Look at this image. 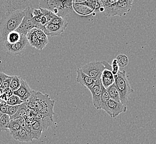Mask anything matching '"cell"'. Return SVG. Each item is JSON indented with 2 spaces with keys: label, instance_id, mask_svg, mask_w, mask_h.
<instances>
[{
  "label": "cell",
  "instance_id": "obj_1",
  "mask_svg": "<svg viewBox=\"0 0 156 144\" xmlns=\"http://www.w3.org/2000/svg\"><path fill=\"white\" fill-rule=\"evenodd\" d=\"M55 102L48 94L33 90L32 96L26 104L28 108L36 109L43 117H49L53 119Z\"/></svg>",
  "mask_w": 156,
  "mask_h": 144
},
{
  "label": "cell",
  "instance_id": "obj_2",
  "mask_svg": "<svg viewBox=\"0 0 156 144\" xmlns=\"http://www.w3.org/2000/svg\"><path fill=\"white\" fill-rule=\"evenodd\" d=\"M24 17V11L6 12L0 21V43L7 41L9 33L16 30Z\"/></svg>",
  "mask_w": 156,
  "mask_h": 144
},
{
  "label": "cell",
  "instance_id": "obj_3",
  "mask_svg": "<svg viewBox=\"0 0 156 144\" xmlns=\"http://www.w3.org/2000/svg\"><path fill=\"white\" fill-rule=\"evenodd\" d=\"M114 79L115 83L120 94V102L126 105L129 101V94L134 92L126 77V71L119 70L117 75H115Z\"/></svg>",
  "mask_w": 156,
  "mask_h": 144
},
{
  "label": "cell",
  "instance_id": "obj_4",
  "mask_svg": "<svg viewBox=\"0 0 156 144\" xmlns=\"http://www.w3.org/2000/svg\"><path fill=\"white\" fill-rule=\"evenodd\" d=\"M7 12H12L15 11H24L28 8L39 9V1L30 0H10L7 1Z\"/></svg>",
  "mask_w": 156,
  "mask_h": 144
},
{
  "label": "cell",
  "instance_id": "obj_5",
  "mask_svg": "<svg viewBox=\"0 0 156 144\" xmlns=\"http://www.w3.org/2000/svg\"><path fill=\"white\" fill-rule=\"evenodd\" d=\"M80 69L96 81L99 78H101L102 72L106 68L103 61H94L87 63Z\"/></svg>",
  "mask_w": 156,
  "mask_h": 144
},
{
  "label": "cell",
  "instance_id": "obj_6",
  "mask_svg": "<svg viewBox=\"0 0 156 144\" xmlns=\"http://www.w3.org/2000/svg\"><path fill=\"white\" fill-rule=\"evenodd\" d=\"M34 9L28 8L24 9V17L23 18L21 24L16 30L17 32L26 36L31 30L35 28V24L33 21V10Z\"/></svg>",
  "mask_w": 156,
  "mask_h": 144
},
{
  "label": "cell",
  "instance_id": "obj_7",
  "mask_svg": "<svg viewBox=\"0 0 156 144\" xmlns=\"http://www.w3.org/2000/svg\"><path fill=\"white\" fill-rule=\"evenodd\" d=\"M28 43L26 36L22 34L21 40L19 42L15 44H9L6 41L4 42V47L8 54L16 56L22 54Z\"/></svg>",
  "mask_w": 156,
  "mask_h": 144
},
{
  "label": "cell",
  "instance_id": "obj_8",
  "mask_svg": "<svg viewBox=\"0 0 156 144\" xmlns=\"http://www.w3.org/2000/svg\"><path fill=\"white\" fill-rule=\"evenodd\" d=\"M21 84L18 90L13 92V94L18 96L23 103H27L33 93V90L30 88L27 81L21 79Z\"/></svg>",
  "mask_w": 156,
  "mask_h": 144
},
{
  "label": "cell",
  "instance_id": "obj_9",
  "mask_svg": "<svg viewBox=\"0 0 156 144\" xmlns=\"http://www.w3.org/2000/svg\"><path fill=\"white\" fill-rule=\"evenodd\" d=\"M133 0H119L115 6L113 16H124L129 12L132 8Z\"/></svg>",
  "mask_w": 156,
  "mask_h": 144
},
{
  "label": "cell",
  "instance_id": "obj_10",
  "mask_svg": "<svg viewBox=\"0 0 156 144\" xmlns=\"http://www.w3.org/2000/svg\"><path fill=\"white\" fill-rule=\"evenodd\" d=\"M53 119H52L51 117H43L40 119L34 120L30 128L33 130L42 132L45 131L49 126L51 125V124L53 123Z\"/></svg>",
  "mask_w": 156,
  "mask_h": 144
},
{
  "label": "cell",
  "instance_id": "obj_11",
  "mask_svg": "<svg viewBox=\"0 0 156 144\" xmlns=\"http://www.w3.org/2000/svg\"><path fill=\"white\" fill-rule=\"evenodd\" d=\"M101 83V78H99L95 81V83L93 87L89 89L93 96L94 106L98 110H99L100 103L101 97V89L100 87Z\"/></svg>",
  "mask_w": 156,
  "mask_h": 144
},
{
  "label": "cell",
  "instance_id": "obj_12",
  "mask_svg": "<svg viewBox=\"0 0 156 144\" xmlns=\"http://www.w3.org/2000/svg\"><path fill=\"white\" fill-rule=\"evenodd\" d=\"M108 108L111 111L112 117H115L120 114L126 112V105H123L121 102H117L112 99H110L108 103Z\"/></svg>",
  "mask_w": 156,
  "mask_h": 144
},
{
  "label": "cell",
  "instance_id": "obj_13",
  "mask_svg": "<svg viewBox=\"0 0 156 144\" xmlns=\"http://www.w3.org/2000/svg\"><path fill=\"white\" fill-rule=\"evenodd\" d=\"M76 81L89 89L93 87L95 83V81L93 78L84 73L80 68L77 69Z\"/></svg>",
  "mask_w": 156,
  "mask_h": 144
},
{
  "label": "cell",
  "instance_id": "obj_14",
  "mask_svg": "<svg viewBox=\"0 0 156 144\" xmlns=\"http://www.w3.org/2000/svg\"><path fill=\"white\" fill-rule=\"evenodd\" d=\"M10 134L12 138L17 141L20 142H31L33 141L30 133L25 128H21V129L15 131H10Z\"/></svg>",
  "mask_w": 156,
  "mask_h": 144
},
{
  "label": "cell",
  "instance_id": "obj_15",
  "mask_svg": "<svg viewBox=\"0 0 156 144\" xmlns=\"http://www.w3.org/2000/svg\"><path fill=\"white\" fill-rule=\"evenodd\" d=\"M117 1L115 0H100L98 1L101 7L103 9V13L107 17L113 16L115 6Z\"/></svg>",
  "mask_w": 156,
  "mask_h": 144
},
{
  "label": "cell",
  "instance_id": "obj_16",
  "mask_svg": "<svg viewBox=\"0 0 156 144\" xmlns=\"http://www.w3.org/2000/svg\"><path fill=\"white\" fill-rule=\"evenodd\" d=\"M100 87H101V100H100V103L99 110L102 109V110H105L108 115H110L111 117H112L111 111L110 110L108 105V100L110 99V98L108 95V93L107 92L106 89L102 85V83H101L100 84Z\"/></svg>",
  "mask_w": 156,
  "mask_h": 144
},
{
  "label": "cell",
  "instance_id": "obj_17",
  "mask_svg": "<svg viewBox=\"0 0 156 144\" xmlns=\"http://www.w3.org/2000/svg\"><path fill=\"white\" fill-rule=\"evenodd\" d=\"M37 28H36L31 30L28 33H27L26 37L30 45L39 50H42V49L44 48L37 36Z\"/></svg>",
  "mask_w": 156,
  "mask_h": 144
},
{
  "label": "cell",
  "instance_id": "obj_18",
  "mask_svg": "<svg viewBox=\"0 0 156 144\" xmlns=\"http://www.w3.org/2000/svg\"><path fill=\"white\" fill-rule=\"evenodd\" d=\"M73 1H60V6L58 9V16L64 18L66 15L73 11Z\"/></svg>",
  "mask_w": 156,
  "mask_h": 144
},
{
  "label": "cell",
  "instance_id": "obj_19",
  "mask_svg": "<svg viewBox=\"0 0 156 144\" xmlns=\"http://www.w3.org/2000/svg\"><path fill=\"white\" fill-rule=\"evenodd\" d=\"M66 27L53 24V23H49L45 26L46 28V33L47 36H59L64 31L66 30Z\"/></svg>",
  "mask_w": 156,
  "mask_h": 144
},
{
  "label": "cell",
  "instance_id": "obj_20",
  "mask_svg": "<svg viewBox=\"0 0 156 144\" xmlns=\"http://www.w3.org/2000/svg\"><path fill=\"white\" fill-rule=\"evenodd\" d=\"M106 90L110 99L117 102H120V94L115 83L108 88Z\"/></svg>",
  "mask_w": 156,
  "mask_h": 144
},
{
  "label": "cell",
  "instance_id": "obj_21",
  "mask_svg": "<svg viewBox=\"0 0 156 144\" xmlns=\"http://www.w3.org/2000/svg\"><path fill=\"white\" fill-rule=\"evenodd\" d=\"M28 107L27 106L26 103H22L20 105V107L18 109V111L11 118V120H16L20 118H26L27 117V110Z\"/></svg>",
  "mask_w": 156,
  "mask_h": 144
},
{
  "label": "cell",
  "instance_id": "obj_22",
  "mask_svg": "<svg viewBox=\"0 0 156 144\" xmlns=\"http://www.w3.org/2000/svg\"><path fill=\"white\" fill-rule=\"evenodd\" d=\"M21 36L22 34L17 32V31H13L9 34L7 37L6 41L9 44H15L21 40Z\"/></svg>",
  "mask_w": 156,
  "mask_h": 144
},
{
  "label": "cell",
  "instance_id": "obj_23",
  "mask_svg": "<svg viewBox=\"0 0 156 144\" xmlns=\"http://www.w3.org/2000/svg\"><path fill=\"white\" fill-rule=\"evenodd\" d=\"M11 121L10 117L7 114H3L0 118V124L3 131L9 130V123Z\"/></svg>",
  "mask_w": 156,
  "mask_h": 144
},
{
  "label": "cell",
  "instance_id": "obj_24",
  "mask_svg": "<svg viewBox=\"0 0 156 144\" xmlns=\"http://www.w3.org/2000/svg\"><path fill=\"white\" fill-rule=\"evenodd\" d=\"M116 59L117 60L118 66L120 68H124L127 66L129 62V58L125 54H121L117 56Z\"/></svg>",
  "mask_w": 156,
  "mask_h": 144
},
{
  "label": "cell",
  "instance_id": "obj_25",
  "mask_svg": "<svg viewBox=\"0 0 156 144\" xmlns=\"http://www.w3.org/2000/svg\"><path fill=\"white\" fill-rule=\"evenodd\" d=\"M21 77L17 75L13 76L9 88L13 92L18 90L19 88L20 87L21 84Z\"/></svg>",
  "mask_w": 156,
  "mask_h": 144
},
{
  "label": "cell",
  "instance_id": "obj_26",
  "mask_svg": "<svg viewBox=\"0 0 156 144\" xmlns=\"http://www.w3.org/2000/svg\"><path fill=\"white\" fill-rule=\"evenodd\" d=\"M6 103L8 105L14 106V105H21L22 103H23V102L18 96L13 94L7 100Z\"/></svg>",
  "mask_w": 156,
  "mask_h": 144
},
{
  "label": "cell",
  "instance_id": "obj_27",
  "mask_svg": "<svg viewBox=\"0 0 156 144\" xmlns=\"http://www.w3.org/2000/svg\"><path fill=\"white\" fill-rule=\"evenodd\" d=\"M37 34L39 38V41L41 42L43 48H44L48 43V39L47 36L45 34L44 32L41 30H37Z\"/></svg>",
  "mask_w": 156,
  "mask_h": 144
},
{
  "label": "cell",
  "instance_id": "obj_28",
  "mask_svg": "<svg viewBox=\"0 0 156 144\" xmlns=\"http://www.w3.org/2000/svg\"><path fill=\"white\" fill-rule=\"evenodd\" d=\"M39 9H41L43 16H44L47 19L48 24L51 23L52 20L57 16L56 15H55L53 12H52L48 9H44L42 8H39Z\"/></svg>",
  "mask_w": 156,
  "mask_h": 144
},
{
  "label": "cell",
  "instance_id": "obj_29",
  "mask_svg": "<svg viewBox=\"0 0 156 144\" xmlns=\"http://www.w3.org/2000/svg\"><path fill=\"white\" fill-rule=\"evenodd\" d=\"M101 83H102V85L106 89H107L108 88L111 86L112 84H114L115 83L114 77H111V78L101 77Z\"/></svg>",
  "mask_w": 156,
  "mask_h": 144
},
{
  "label": "cell",
  "instance_id": "obj_30",
  "mask_svg": "<svg viewBox=\"0 0 156 144\" xmlns=\"http://www.w3.org/2000/svg\"><path fill=\"white\" fill-rule=\"evenodd\" d=\"M51 23L60 25V26H65V27H67L68 25V23L67 22V21L66 20H65L64 18L61 17H59L58 16H56L52 20Z\"/></svg>",
  "mask_w": 156,
  "mask_h": 144
},
{
  "label": "cell",
  "instance_id": "obj_31",
  "mask_svg": "<svg viewBox=\"0 0 156 144\" xmlns=\"http://www.w3.org/2000/svg\"><path fill=\"white\" fill-rule=\"evenodd\" d=\"M21 128V126L18 123L17 119L11 120L10 123H9V132L10 131H15L18 130Z\"/></svg>",
  "mask_w": 156,
  "mask_h": 144
},
{
  "label": "cell",
  "instance_id": "obj_32",
  "mask_svg": "<svg viewBox=\"0 0 156 144\" xmlns=\"http://www.w3.org/2000/svg\"><path fill=\"white\" fill-rule=\"evenodd\" d=\"M13 95V91L11 90L10 88H8L3 90V94L0 98L3 102L6 103L7 100L9 99L11 96Z\"/></svg>",
  "mask_w": 156,
  "mask_h": 144
},
{
  "label": "cell",
  "instance_id": "obj_33",
  "mask_svg": "<svg viewBox=\"0 0 156 144\" xmlns=\"http://www.w3.org/2000/svg\"><path fill=\"white\" fill-rule=\"evenodd\" d=\"M20 107V105H14V106L9 105L7 114L9 115L10 117L13 116L18 111Z\"/></svg>",
  "mask_w": 156,
  "mask_h": 144
},
{
  "label": "cell",
  "instance_id": "obj_34",
  "mask_svg": "<svg viewBox=\"0 0 156 144\" xmlns=\"http://www.w3.org/2000/svg\"><path fill=\"white\" fill-rule=\"evenodd\" d=\"M111 67H112V73L114 76L117 75L118 72H119L120 67L118 66L117 60L116 59H114V60H112Z\"/></svg>",
  "mask_w": 156,
  "mask_h": 144
},
{
  "label": "cell",
  "instance_id": "obj_35",
  "mask_svg": "<svg viewBox=\"0 0 156 144\" xmlns=\"http://www.w3.org/2000/svg\"><path fill=\"white\" fill-rule=\"evenodd\" d=\"M12 78H13V76H10L9 75V78H7L6 80H5L3 81L2 84H1V86L0 88L1 89H2L3 90L9 88L10 84H11V81H12Z\"/></svg>",
  "mask_w": 156,
  "mask_h": 144
},
{
  "label": "cell",
  "instance_id": "obj_36",
  "mask_svg": "<svg viewBox=\"0 0 156 144\" xmlns=\"http://www.w3.org/2000/svg\"><path fill=\"white\" fill-rule=\"evenodd\" d=\"M9 105L6 103H3L0 104V112L2 114H7Z\"/></svg>",
  "mask_w": 156,
  "mask_h": 144
},
{
  "label": "cell",
  "instance_id": "obj_37",
  "mask_svg": "<svg viewBox=\"0 0 156 144\" xmlns=\"http://www.w3.org/2000/svg\"><path fill=\"white\" fill-rule=\"evenodd\" d=\"M101 77H108V78H111V77H114V76L113 75L112 71L109 70V69H105L103 72H102Z\"/></svg>",
  "mask_w": 156,
  "mask_h": 144
},
{
  "label": "cell",
  "instance_id": "obj_38",
  "mask_svg": "<svg viewBox=\"0 0 156 144\" xmlns=\"http://www.w3.org/2000/svg\"><path fill=\"white\" fill-rule=\"evenodd\" d=\"M9 75H7L3 72H0V87L1 86V84H2L3 81L6 80L7 78L9 77Z\"/></svg>",
  "mask_w": 156,
  "mask_h": 144
},
{
  "label": "cell",
  "instance_id": "obj_39",
  "mask_svg": "<svg viewBox=\"0 0 156 144\" xmlns=\"http://www.w3.org/2000/svg\"><path fill=\"white\" fill-rule=\"evenodd\" d=\"M17 120H18V123L20 124L21 128H24L26 126L25 118H20V119H18Z\"/></svg>",
  "mask_w": 156,
  "mask_h": 144
},
{
  "label": "cell",
  "instance_id": "obj_40",
  "mask_svg": "<svg viewBox=\"0 0 156 144\" xmlns=\"http://www.w3.org/2000/svg\"><path fill=\"white\" fill-rule=\"evenodd\" d=\"M3 90L2 89H1V88H0V98L1 97V96L3 95Z\"/></svg>",
  "mask_w": 156,
  "mask_h": 144
},
{
  "label": "cell",
  "instance_id": "obj_41",
  "mask_svg": "<svg viewBox=\"0 0 156 144\" xmlns=\"http://www.w3.org/2000/svg\"><path fill=\"white\" fill-rule=\"evenodd\" d=\"M3 131V130H2V127H1V124H0V131Z\"/></svg>",
  "mask_w": 156,
  "mask_h": 144
}]
</instances>
